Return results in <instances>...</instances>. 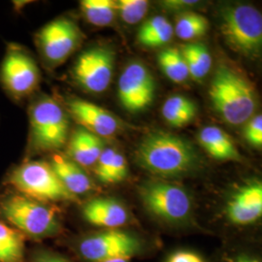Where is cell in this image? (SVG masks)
Masks as SVG:
<instances>
[{"mask_svg": "<svg viewBox=\"0 0 262 262\" xmlns=\"http://www.w3.org/2000/svg\"><path fill=\"white\" fill-rule=\"evenodd\" d=\"M141 167L161 178H178L194 172L200 165L195 148L187 139L165 131L150 132L135 151Z\"/></svg>", "mask_w": 262, "mask_h": 262, "instance_id": "1", "label": "cell"}, {"mask_svg": "<svg viewBox=\"0 0 262 262\" xmlns=\"http://www.w3.org/2000/svg\"><path fill=\"white\" fill-rule=\"evenodd\" d=\"M211 102L225 122L241 125L253 118L256 95L252 84L228 66H219L209 89Z\"/></svg>", "mask_w": 262, "mask_h": 262, "instance_id": "2", "label": "cell"}, {"mask_svg": "<svg viewBox=\"0 0 262 262\" xmlns=\"http://www.w3.org/2000/svg\"><path fill=\"white\" fill-rule=\"evenodd\" d=\"M28 154L60 150L68 141L69 118L64 108L49 95H37L28 107Z\"/></svg>", "mask_w": 262, "mask_h": 262, "instance_id": "3", "label": "cell"}, {"mask_svg": "<svg viewBox=\"0 0 262 262\" xmlns=\"http://www.w3.org/2000/svg\"><path fill=\"white\" fill-rule=\"evenodd\" d=\"M0 216L21 234L36 239L52 237L60 231L54 208L19 193L0 199Z\"/></svg>", "mask_w": 262, "mask_h": 262, "instance_id": "4", "label": "cell"}, {"mask_svg": "<svg viewBox=\"0 0 262 262\" xmlns=\"http://www.w3.org/2000/svg\"><path fill=\"white\" fill-rule=\"evenodd\" d=\"M7 183L18 193L40 202L76 201L57 178L50 163L27 160L10 172Z\"/></svg>", "mask_w": 262, "mask_h": 262, "instance_id": "5", "label": "cell"}, {"mask_svg": "<svg viewBox=\"0 0 262 262\" xmlns=\"http://www.w3.org/2000/svg\"><path fill=\"white\" fill-rule=\"evenodd\" d=\"M221 30L235 52L248 57L258 56L262 46L261 13L251 5L226 6L221 11Z\"/></svg>", "mask_w": 262, "mask_h": 262, "instance_id": "6", "label": "cell"}, {"mask_svg": "<svg viewBox=\"0 0 262 262\" xmlns=\"http://www.w3.org/2000/svg\"><path fill=\"white\" fill-rule=\"evenodd\" d=\"M139 192L149 213L163 222L181 224L191 215V198L180 186L162 180H152L144 183Z\"/></svg>", "mask_w": 262, "mask_h": 262, "instance_id": "7", "label": "cell"}, {"mask_svg": "<svg viewBox=\"0 0 262 262\" xmlns=\"http://www.w3.org/2000/svg\"><path fill=\"white\" fill-rule=\"evenodd\" d=\"M41 73L35 59L25 48L9 45L0 67V82L4 90L17 101L36 92Z\"/></svg>", "mask_w": 262, "mask_h": 262, "instance_id": "8", "label": "cell"}, {"mask_svg": "<svg viewBox=\"0 0 262 262\" xmlns=\"http://www.w3.org/2000/svg\"><path fill=\"white\" fill-rule=\"evenodd\" d=\"M84 34L73 19L58 18L41 28L35 36L39 53L46 64L63 63L81 46Z\"/></svg>", "mask_w": 262, "mask_h": 262, "instance_id": "9", "label": "cell"}, {"mask_svg": "<svg viewBox=\"0 0 262 262\" xmlns=\"http://www.w3.org/2000/svg\"><path fill=\"white\" fill-rule=\"evenodd\" d=\"M142 250L143 243L139 237L119 228L90 235L79 244V253L82 257L92 262L130 259L140 254Z\"/></svg>", "mask_w": 262, "mask_h": 262, "instance_id": "10", "label": "cell"}, {"mask_svg": "<svg viewBox=\"0 0 262 262\" xmlns=\"http://www.w3.org/2000/svg\"><path fill=\"white\" fill-rule=\"evenodd\" d=\"M114 62L115 56L110 49L90 48L77 58L72 75L85 92L102 94L111 84Z\"/></svg>", "mask_w": 262, "mask_h": 262, "instance_id": "11", "label": "cell"}, {"mask_svg": "<svg viewBox=\"0 0 262 262\" xmlns=\"http://www.w3.org/2000/svg\"><path fill=\"white\" fill-rule=\"evenodd\" d=\"M156 88V80L147 66L132 61L124 67L119 79L118 97L127 111L141 112L152 102Z\"/></svg>", "mask_w": 262, "mask_h": 262, "instance_id": "12", "label": "cell"}, {"mask_svg": "<svg viewBox=\"0 0 262 262\" xmlns=\"http://www.w3.org/2000/svg\"><path fill=\"white\" fill-rule=\"evenodd\" d=\"M69 113L80 126L103 138L110 137L122 128V122L112 113L84 99L69 97L66 100Z\"/></svg>", "mask_w": 262, "mask_h": 262, "instance_id": "13", "label": "cell"}, {"mask_svg": "<svg viewBox=\"0 0 262 262\" xmlns=\"http://www.w3.org/2000/svg\"><path fill=\"white\" fill-rule=\"evenodd\" d=\"M228 220L236 225H253L262 215V184L253 181L240 187L226 205Z\"/></svg>", "mask_w": 262, "mask_h": 262, "instance_id": "14", "label": "cell"}, {"mask_svg": "<svg viewBox=\"0 0 262 262\" xmlns=\"http://www.w3.org/2000/svg\"><path fill=\"white\" fill-rule=\"evenodd\" d=\"M84 220L95 226L117 229L127 224L129 214L126 208L113 198H95L83 207Z\"/></svg>", "mask_w": 262, "mask_h": 262, "instance_id": "15", "label": "cell"}, {"mask_svg": "<svg viewBox=\"0 0 262 262\" xmlns=\"http://www.w3.org/2000/svg\"><path fill=\"white\" fill-rule=\"evenodd\" d=\"M68 158L81 167L95 165L105 147L103 138L79 126L68 141Z\"/></svg>", "mask_w": 262, "mask_h": 262, "instance_id": "16", "label": "cell"}, {"mask_svg": "<svg viewBox=\"0 0 262 262\" xmlns=\"http://www.w3.org/2000/svg\"><path fill=\"white\" fill-rule=\"evenodd\" d=\"M50 165L66 189L77 198L94 189V183L83 167L69 158L54 154Z\"/></svg>", "mask_w": 262, "mask_h": 262, "instance_id": "17", "label": "cell"}, {"mask_svg": "<svg viewBox=\"0 0 262 262\" xmlns=\"http://www.w3.org/2000/svg\"><path fill=\"white\" fill-rule=\"evenodd\" d=\"M198 141L207 152L216 160H241L231 137L222 128L209 125L203 127L198 134Z\"/></svg>", "mask_w": 262, "mask_h": 262, "instance_id": "18", "label": "cell"}, {"mask_svg": "<svg viewBox=\"0 0 262 262\" xmlns=\"http://www.w3.org/2000/svg\"><path fill=\"white\" fill-rule=\"evenodd\" d=\"M162 116L173 127H183L191 122L197 114L196 104L185 95L170 96L162 105Z\"/></svg>", "mask_w": 262, "mask_h": 262, "instance_id": "19", "label": "cell"}, {"mask_svg": "<svg viewBox=\"0 0 262 262\" xmlns=\"http://www.w3.org/2000/svg\"><path fill=\"white\" fill-rule=\"evenodd\" d=\"M174 36V28L163 16H155L141 27L137 39L141 45L157 48L164 46Z\"/></svg>", "mask_w": 262, "mask_h": 262, "instance_id": "20", "label": "cell"}, {"mask_svg": "<svg viewBox=\"0 0 262 262\" xmlns=\"http://www.w3.org/2000/svg\"><path fill=\"white\" fill-rule=\"evenodd\" d=\"M181 52L186 60L189 77L195 81L204 79L213 62L208 48L201 43H190L182 48Z\"/></svg>", "mask_w": 262, "mask_h": 262, "instance_id": "21", "label": "cell"}, {"mask_svg": "<svg viewBox=\"0 0 262 262\" xmlns=\"http://www.w3.org/2000/svg\"><path fill=\"white\" fill-rule=\"evenodd\" d=\"M25 235L0 221V262H24Z\"/></svg>", "mask_w": 262, "mask_h": 262, "instance_id": "22", "label": "cell"}, {"mask_svg": "<svg viewBox=\"0 0 262 262\" xmlns=\"http://www.w3.org/2000/svg\"><path fill=\"white\" fill-rule=\"evenodd\" d=\"M80 6L84 19L95 27L111 25L117 15L116 1L112 0H83Z\"/></svg>", "mask_w": 262, "mask_h": 262, "instance_id": "23", "label": "cell"}, {"mask_svg": "<svg viewBox=\"0 0 262 262\" xmlns=\"http://www.w3.org/2000/svg\"><path fill=\"white\" fill-rule=\"evenodd\" d=\"M158 60L162 72L172 82L182 84L189 77L186 60L181 50L177 48H168L161 51Z\"/></svg>", "mask_w": 262, "mask_h": 262, "instance_id": "24", "label": "cell"}, {"mask_svg": "<svg viewBox=\"0 0 262 262\" xmlns=\"http://www.w3.org/2000/svg\"><path fill=\"white\" fill-rule=\"evenodd\" d=\"M209 29L208 19L197 13L187 12L182 14L176 21L174 28V34L177 37L189 41L204 36Z\"/></svg>", "mask_w": 262, "mask_h": 262, "instance_id": "25", "label": "cell"}, {"mask_svg": "<svg viewBox=\"0 0 262 262\" xmlns=\"http://www.w3.org/2000/svg\"><path fill=\"white\" fill-rule=\"evenodd\" d=\"M117 14L128 25L138 24L146 16L149 2L146 0H119L116 1Z\"/></svg>", "mask_w": 262, "mask_h": 262, "instance_id": "26", "label": "cell"}, {"mask_svg": "<svg viewBox=\"0 0 262 262\" xmlns=\"http://www.w3.org/2000/svg\"><path fill=\"white\" fill-rule=\"evenodd\" d=\"M128 175V167L127 161L124 156L119 150L116 151L114 159H113L112 165L109 171L108 177L105 184H117L123 181Z\"/></svg>", "mask_w": 262, "mask_h": 262, "instance_id": "27", "label": "cell"}, {"mask_svg": "<svg viewBox=\"0 0 262 262\" xmlns=\"http://www.w3.org/2000/svg\"><path fill=\"white\" fill-rule=\"evenodd\" d=\"M244 136L252 146L260 148L262 146V116L256 115L246 122Z\"/></svg>", "mask_w": 262, "mask_h": 262, "instance_id": "28", "label": "cell"}, {"mask_svg": "<svg viewBox=\"0 0 262 262\" xmlns=\"http://www.w3.org/2000/svg\"><path fill=\"white\" fill-rule=\"evenodd\" d=\"M116 151L117 150H115L114 148H105L97 162L95 163L94 172L96 177L101 183H106Z\"/></svg>", "mask_w": 262, "mask_h": 262, "instance_id": "29", "label": "cell"}, {"mask_svg": "<svg viewBox=\"0 0 262 262\" xmlns=\"http://www.w3.org/2000/svg\"><path fill=\"white\" fill-rule=\"evenodd\" d=\"M166 262H204L200 255L188 251H180L173 253Z\"/></svg>", "mask_w": 262, "mask_h": 262, "instance_id": "30", "label": "cell"}, {"mask_svg": "<svg viewBox=\"0 0 262 262\" xmlns=\"http://www.w3.org/2000/svg\"><path fill=\"white\" fill-rule=\"evenodd\" d=\"M33 262H70L56 253L42 252L36 254Z\"/></svg>", "mask_w": 262, "mask_h": 262, "instance_id": "31", "label": "cell"}, {"mask_svg": "<svg viewBox=\"0 0 262 262\" xmlns=\"http://www.w3.org/2000/svg\"><path fill=\"white\" fill-rule=\"evenodd\" d=\"M197 1H183V0H171L165 1L164 6L169 7L171 9H181V8H189L197 5Z\"/></svg>", "mask_w": 262, "mask_h": 262, "instance_id": "32", "label": "cell"}, {"mask_svg": "<svg viewBox=\"0 0 262 262\" xmlns=\"http://www.w3.org/2000/svg\"><path fill=\"white\" fill-rule=\"evenodd\" d=\"M235 262H259L257 259H254V258H251V257H246V256H243V257H240V258H238V259H236Z\"/></svg>", "mask_w": 262, "mask_h": 262, "instance_id": "33", "label": "cell"}, {"mask_svg": "<svg viewBox=\"0 0 262 262\" xmlns=\"http://www.w3.org/2000/svg\"><path fill=\"white\" fill-rule=\"evenodd\" d=\"M101 262H129V259H125V258H117V259H110V260H105Z\"/></svg>", "mask_w": 262, "mask_h": 262, "instance_id": "34", "label": "cell"}]
</instances>
